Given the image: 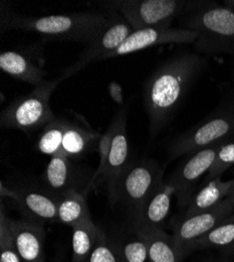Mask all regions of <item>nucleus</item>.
Masks as SVG:
<instances>
[{"instance_id":"1","label":"nucleus","mask_w":234,"mask_h":262,"mask_svg":"<svg viewBox=\"0 0 234 262\" xmlns=\"http://www.w3.org/2000/svg\"><path fill=\"white\" fill-rule=\"evenodd\" d=\"M204 64L199 55L184 53L167 60L147 80L144 103L153 135L173 118Z\"/></svg>"},{"instance_id":"2","label":"nucleus","mask_w":234,"mask_h":262,"mask_svg":"<svg viewBox=\"0 0 234 262\" xmlns=\"http://www.w3.org/2000/svg\"><path fill=\"white\" fill-rule=\"evenodd\" d=\"M110 17L99 13H66L44 17L2 15L3 30L38 33L50 40L90 43L109 25Z\"/></svg>"},{"instance_id":"3","label":"nucleus","mask_w":234,"mask_h":262,"mask_svg":"<svg viewBox=\"0 0 234 262\" xmlns=\"http://www.w3.org/2000/svg\"><path fill=\"white\" fill-rule=\"evenodd\" d=\"M184 26L197 33L195 48L198 52L234 56V11L228 7L205 2L186 17Z\"/></svg>"},{"instance_id":"4","label":"nucleus","mask_w":234,"mask_h":262,"mask_svg":"<svg viewBox=\"0 0 234 262\" xmlns=\"http://www.w3.org/2000/svg\"><path fill=\"white\" fill-rule=\"evenodd\" d=\"M205 2L183 0H117L109 2L131 25L134 31L170 27V23L180 16L191 14L200 9Z\"/></svg>"},{"instance_id":"5","label":"nucleus","mask_w":234,"mask_h":262,"mask_svg":"<svg viewBox=\"0 0 234 262\" xmlns=\"http://www.w3.org/2000/svg\"><path fill=\"white\" fill-rule=\"evenodd\" d=\"M59 83L58 78L47 80L35 87L32 93L13 101L0 117L2 127L34 131L53 122L56 118L51 109L50 100Z\"/></svg>"},{"instance_id":"6","label":"nucleus","mask_w":234,"mask_h":262,"mask_svg":"<svg viewBox=\"0 0 234 262\" xmlns=\"http://www.w3.org/2000/svg\"><path fill=\"white\" fill-rule=\"evenodd\" d=\"M162 183L163 170L159 164L154 161H140L127 166L109 192L113 202H122L134 213Z\"/></svg>"},{"instance_id":"7","label":"nucleus","mask_w":234,"mask_h":262,"mask_svg":"<svg viewBox=\"0 0 234 262\" xmlns=\"http://www.w3.org/2000/svg\"><path fill=\"white\" fill-rule=\"evenodd\" d=\"M234 139V113L222 112L209 117L178 137L170 145L172 158L195 154L200 150Z\"/></svg>"},{"instance_id":"8","label":"nucleus","mask_w":234,"mask_h":262,"mask_svg":"<svg viewBox=\"0 0 234 262\" xmlns=\"http://www.w3.org/2000/svg\"><path fill=\"white\" fill-rule=\"evenodd\" d=\"M133 31L131 25L120 14L112 15L109 25L93 41L88 43L87 49L82 52L78 60L63 71L58 78L59 81L62 82L71 78L96 61L104 60L106 56L119 48Z\"/></svg>"},{"instance_id":"9","label":"nucleus","mask_w":234,"mask_h":262,"mask_svg":"<svg viewBox=\"0 0 234 262\" xmlns=\"http://www.w3.org/2000/svg\"><path fill=\"white\" fill-rule=\"evenodd\" d=\"M233 212L234 204L227 198L207 211L184 217L175 228L173 235L180 261L182 262L191 252V246L198 239L214 230Z\"/></svg>"},{"instance_id":"10","label":"nucleus","mask_w":234,"mask_h":262,"mask_svg":"<svg viewBox=\"0 0 234 262\" xmlns=\"http://www.w3.org/2000/svg\"><path fill=\"white\" fill-rule=\"evenodd\" d=\"M198 38L196 32L188 29H177L172 27L148 28L133 31L118 49L105 57L104 60L134 54L148 48H153L169 43H195Z\"/></svg>"},{"instance_id":"11","label":"nucleus","mask_w":234,"mask_h":262,"mask_svg":"<svg viewBox=\"0 0 234 262\" xmlns=\"http://www.w3.org/2000/svg\"><path fill=\"white\" fill-rule=\"evenodd\" d=\"M2 195L8 196L20 212L35 223H58V201L48 190L23 188L11 190L2 185Z\"/></svg>"},{"instance_id":"12","label":"nucleus","mask_w":234,"mask_h":262,"mask_svg":"<svg viewBox=\"0 0 234 262\" xmlns=\"http://www.w3.org/2000/svg\"><path fill=\"white\" fill-rule=\"evenodd\" d=\"M222 144H216L195 152L168 181L176 188V194L181 205H188L191 199V191L203 174L209 172Z\"/></svg>"},{"instance_id":"13","label":"nucleus","mask_w":234,"mask_h":262,"mask_svg":"<svg viewBox=\"0 0 234 262\" xmlns=\"http://www.w3.org/2000/svg\"><path fill=\"white\" fill-rule=\"evenodd\" d=\"M14 248L25 262H46L44 227L35 222L8 220Z\"/></svg>"},{"instance_id":"14","label":"nucleus","mask_w":234,"mask_h":262,"mask_svg":"<svg viewBox=\"0 0 234 262\" xmlns=\"http://www.w3.org/2000/svg\"><path fill=\"white\" fill-rule=\"evenodd\" d=\"M176 188L169 182H163L145 204L133 213V230L161 229L169 214Z\"/></svg>"},{"instance_id":"15","label":"nucleus","mask_w":234,"mask_h":262,"mask_svg":"<svg viewBox=\"0 0 234 262\" xmlns=\"http://www.w3.org/2000/svg\"><path fill=\"white\" fill-rule=\"evenodd\" d=\"M114 123L116 129L103 174V179L108 184L109 190L112 189L125 168L131 164L129 163L130 147L126 134V112L121 111Z\"/></svg>"},{"instance_id":"16","label":"nucleus","mask_w":234,"mask_h":262,"mask_svg":"<svg viewBox=\"0 0 234 262\" xmlns=\"http://www.w3.org/2000/svg\"><path fill=\"white\" fill-rule=\"evenodd\" d=\"M0 69L9 76L27 82L35 87L44 84L47 73L36 67L33 61L23 53L16 51L3 52L0 55Z\"/></svg>"},{"instance_id":"17","label":"nucleus","mask_w":234,"mask_h":262,"mask_svg":"<svg viewBox=\"0 0 234 262\" xmlns=\"http://www.w3.org/2000/svg\"><path fill=\"white\" fill-rule=\"evenodd\" d=\"M233 185L234 179L227 182H223L221 177L210 180L197 194L191 196L184 217H189L214 208L228 198Z\"/></svg>"},{"instance_id":"18","label":"nucleus","mask_w":234,"mask_h":262,"mask_svg":"<svg viewBox=\"0 0 234 262\" xmlns=\"http://www.w3.org/2000/svg\"><path fill=\"white\" fill-rule=\"evenodd\" d=\"M147 244L150 262H181L175 245L174 237L161 229L133 230Z\"/></svg>"},{"instance_id":"19","label":"nucleus","mask_w":234,"mask_h":262,"mask_svg":"<svg viewBox=\"0 0 234 262\" xmlns=\"http://www.w3.org/2000/svg\"><path fill=\"white\" fill-rule=\"evenodd\" d=\"M45 183L48 191L56 198L74 188L76 172L70 159L55 157L51 158L45 171Z\"/></svg>"},{"instance_id":"20","label":"nucleus","mask_w":234,"mask_h":262,"mask_svg":"<svg viewBox=\"0 0 234 262\" xmlns=\"http://www.w3.org/2000/svg\"><path fill=\"white\" fill-rule=\"evenodd\" d=\"M57 201L58 223L73 228L82 222L92 220L85 196L77 190H69L60 194Z\"/></svg>"},{"instance_id":"21","label":"nucleus","mask_w":234,"mask_h":262,"mask_svg":"<svg viewBox=\"0 0 234 262\" xmlns=\"http://www.w3.org/2000/svg\"><path fill=\"white\" fill-rule=\"evenodd\" d=\"M102 233L103 232L93 223L92 220L82 222L73 227V262H87Z\"/></svg>"},{"instance_id":"22","label":"nucleus","mask_w":234,"mask_h":262,"mask_svg":"<svg viewBox=\"0 0 234 262\" xmlns=\"http://www.w3.org/2000/svg\"><path fill=\"white\" fill-rule=\"evenodd\" d=\"M98 133L70 123L62 142L63 156L67 159H77L84 156L94 143L101 138Z\"/></svg>"},{"instance_id":"23","label":"nucleus","mask_w":234,"mask_h":262,"mask_svg":"<svg viewBox=\"0 0 234 262\" xmlns=\"http://www.w3.org/2000/svg\"><path fill=\"white\" fill-rule=\"evenodd\" d=\"M69 124L70 122L65 119H55L45 127L37 142V149L42 155L51 158H65L62 150V142Z\"/></svg>"},{"instance_id":"24","label":"nucleus","mask_w":234,"mask_h":262,"mask_svg":"<svg viewBox=\"0 0 234 262\" xmlns=\"http://www.w3.org/2000/svg\"><path fill=\"white\" fill-rule=\"evenodd\" d=\"M234 244V212L224 222L191 246V251L209 248H225Z\"/></svg>"},{"instance_id":"25","label":"nucleus","mask_w":234,"mask_h":262,"mask_svg":"<svg viewBox=\"0 0 234 262\" xmlns=\"http://www.w3.org/2000/svg\"><path fill=\"white\" fill-rule=\"evenodd\" d=\"M8 220L3 206L0 214V262H25L14 248Z\"/></svg>"},{"instance_id":"26","label":"nucleus","mask_w":234,"mask_h":262,"mask_svg":"<svg viewBox=\"0 0 234 262\" xmlns=\"http://www.w3.org/2000/svg\"><path fill=\"white\" fill-rule=\"evenodd\" d=\"M87 262H124V260L119 246L111 243L102 233Z\"/></svg>"},{"instance_id":"27","label":"nucleus","mask_w":234,"mask_h":262,"mask_svg":"<svg viewBox=\"0 0 234 262\" xmlns=\"http://www.w3.org/2000/svg\"><path fill=\"white\" fill-rule=\"evenodd\" d=\"M115 123L113 122L111 124V126L109 127L108 131L100 138V142H99V165L98 168L96 170V172L94 173L93 178L90 181V184L88 186V191L93 189L95 187V185L99 182V180H101L103 178V174L105 171V167H106V162H108V158H109V154L111 150V146H112V142H113V138H114V134H115Z\"/></svg>"},{"instance_id":"28","label":"nucleus","mask_w":234,"mask_h":262,"mask_svg":"<svg viewBox=\"0 0 234 262\" xmlns=\"http://www.w3.org/2000/svg\"><path fill=\"white\" fill-rule=\"evenodd\" d=\"M234 164V139L223 143L218 151L214 165L208 172L207 180H214Z\"/></svg>"},{"instance_id":"29","label":"nucleus","mask_w":234,"mask_h":262,"mask_svg":"<svg viewBox=\"0 0 234 262\" xmlns=\"http://www.w3.org/2000/svg\"><path fill=\"white\" fill-rule=\"evenodd\" d=\"M124 262H145L148 260L147 244L139 235L119 246Z\"/></svg>"},{"instance_id":"30","label":"nucleus","mask_w":234,"mask_h":262,"mask_svg":"<svg viewBox=\"0 0 234 262\" xmlns=\"http://www.w3.org/2000/svg\"><path fill=\"white\" fill-rule=\"evenodd\" d=\"M109 93L111 95V98L118 104L122 105L123 104V92H122V87L116 82H112L109 85Z\"/></svg>"},{"instance_id":"31","label":"nucleus","mask_w":234,"mask_h":262,"mask_svg":"<svg viewBox=\"0 0 234 262\" xmlns=\"http://www.w3.org/2000/svg\"><path fill=\"white\" fill-rule=\"evenodd\" d=\"M226 7H228L229 9H231L232 11H234V0H226V2L224 3Z\"/></svg>"},{"instance_id":"32","label":"nucleus","mask_w":234,"mask_h":262,"mask_svg":"<svg viewBox=\"0 0 234 262\" xmlns=\"http://www.w3.org/2000/svg\"><path fill=\"white\" fill-rule=\"evenodd\" d=\"M228 199L234 204V185H233V187H232V190H231V192H230V194H229V196H228Z\"/></svg>"}]
</instances>
